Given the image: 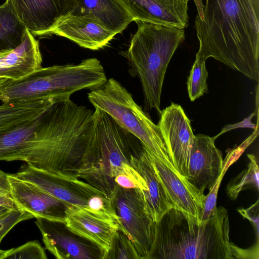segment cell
<instances>
[{
	"label": "cell",
	"instance_id": "6da1fadb",
	"mask_svg": "<svg viewBox=\"0 0 259 259\" xmlns=\"http://www.w3.org/2000/svg\"><path fill=\"white\" fill-rule=\"evenodd\" d=\"M194 21L198 55L259 81V0H205Z\"/></svg>",
	"mask_w": 259,
	"mask_h": 259
},
{
	"label": "cell",
	"instance_id": "7a4b0ae2",
	"mask_svg": "<svg viewBox=\"0 0 259 259\" xmlns=\"http://www.w3.org/2000/svg\"><path fill=\"white\" fill-rule=\"evenodd\" d=\"M229 230L228 211L223 206L203 221L172 207L156 223L148 259H233Z\"/></svg>",
	"mask_w": 259,
	"mask_h": 259
},
{
	"label": "cell",
	"instance_id": "3957f363",
	"mask_svg": "<svg viewBox=\"0 0 259 259\" xmlns=\"http://www.w3.org/2000/svg\"><path fill=\"white\" fill-rule=\"evenodd\" d=\"M103 66L97 58L84 59L77 64L41 67L17 80H9L0 92L3 103L70 98L82 89L93 90L107 81Z\"/></svg>",
	"mask_w": 259,
	"mask_h": 259
},
{
	"label": "cell",
	"instance_id": "277c9868",
	"mask_svg": "<svg viewBox=\"0 0 259 259\" xmlns=\"http://www.w3.org/2000/svg\"><path fill=\"white\" fill-rule=\"evenodd\" d=\"M135 22L138 29L130 41L128 59L140 78L146 106L160 114L165 74L175 51L185 40V30Z\"/></svg>",
	"mask_w": 259,
	"mask_h": 259
},
{
	"label": "cell",
	"instance_id": "5b68a950",
	"mask_svg": "<svg viewBox=\"0 0 259 259\" xmlns=\"http://www.w3.org/2000/svg\"><path fill=\"white\" fill-rule=\"evenodd\" d=\"M91 139L92 165L78 179L99 190L110 199L118 186L115 177L131 164L143 149L140 141L105 112L95 108Z\"/></svg>",
	"mask_w": 259,
	"mask_h": 259
},
{
	"label": "cell",
	"instance_id": "8992f818",
	"mask_svg": "<svg viewBox=\"0 0 259 259\" xmlns=\"http://www.w3.org/2000/svg\"><path fill=\"white\" fill-rule=\"evenodd\" d=\"M88 98L95 108L109 115L135 136L149 153L178 172L158 125L152 121L120 82L113 78L107 79L102 85L92 90Z\"/></svg>",
	"mask_w": 259,
	"mask_h": 259
},
{
	"label": "cell",
	"instance_id": "52a82bcc",
	"mask_svg": "<svg viewBox=\"0 0 259 259\" xmlns=\"http://www.w3.org/2000/svg\"><path fill=\"white\" fill-rule=\"evenodd\" d=\"M110 200L118 229L131 240L141 259H148L154 240L156 222L142 190L117 186Z\"/></svg>",
	"mask_w": 259,
	"mask_h": 259
},
{
	"label": "cell",
	"instance_id": "ba28073f",
	"mask_svg": "<svg viewBox=\"0 0 259 259\" xmlns=\"http://www.w3.org/2000/svg\"><path fill=\"white\" fill-rule=\"evenodd\" d=\"M12 175L36 185L52 196L73 206L88 208V201L92 197L106 196L99 190L78 178L37 169L26 163L16 174Z\"/></svg>",
	"mask_w": 259,
	"mask_h": 259
},
{
	"label": "cell",
	"instance_id": "9c48e42d",
	"mask_svg": "<svg viewBox=\"0 0 259 259\" xmlns=\"http://www.w3.org/2000/svg\"><path fill=\"white\" fill-rule=\"evenodd\" d=\"M46 248L57 259H104L98 245L71 230L62 221L37 218Z\"/></svg>",
	"mask_w": 259,
	"mask_h": 259
},
{
	"label": "cell",
	"instance_id": "30bf717a",
	"mask_svg": "<svg viewBox=\"0 0 259 259\" xmlns=\"http://www.w3.org/2000/svg\"><path fill=\"white\" fill-rule=\"evenodd\" d=\"M158 126L174 165L186 177L195 135L191 121L181 105L171 104L161 110Z\"/></svg>",
	"mask_w": 259,
	"mask_h": 259
},
{
	"label": "cell",
	"instance_id": "8fae6325",
	"mask_svg": "<svg viewBox=\"0 0 259 259\" xmlns=\"http://www.w3.org/2000/svg\"><path fill=\"white\" fill-rule=\"evenodd\" d=\"M14 13L34 36L49 35L64 18L73 13L75 0H6Z\"/></svg>",
	"mask_w": 259,
	"mask_h": 259
},
{
	"label": "cell",
	"instance_id": "7c38bea8",
	"mask_svg": "<svg viewBox=\"0 0 259 259\" xmlns=\"http://www.w3.org/2000/svg\"><path fill=\"white\" fill-rule=\"evenodd\" d=\"M215 139L203 134L195 135L189 157L186 178L204 193L211 189L226 170L223 167L221 151L214 144Z\"/></svg>",
	"mask_w": 259,
	"mask_h": 259
},
{
	"label": "cell",
	"instance_id": "4fadbf2b",
	"mask_svg": "<svg viewBox=\"0 0 259 259\" xmlns=\"http://www.w3.org/2000/svg\"><path fill=\"white\" fill-rule=\"evenodd\" d=\"M11 196L19 209L31 213L34 218L65 222L72 206L45 191L36 185L9 174Z\"/></svg>",
	"mask_w": 259,
	"mask_h": 259
},
{
	"label": "cell",
	"instance_id": "5bb4252c",
	"mask_svg": "<svg viewBox=\"0 0 259 259\" xmlns=\"http://www.w3.org/2000/svg\"><path fill=\"white\" fill-rule=\"evenodd\" d=\"M133 19L164 26L184 29L189 25L188 1L185 0H116Z\"/></svg>",
	"mask_w": 259,
	"mask_h": 259
},
{
	"label": "cell",
	"instance_id": "9a60e30c",
	"mask_svg": "<svg viewBox=\"0 0 259 259\" xmlns=\"http://www.w3.org/2000/svg\"><path fill=\"white\" fill-rule=\"evenodd\" d=\"M65 223L71 230L98 245L105 255L118 230L115 215L85 207L71 206L67 212Z\"/></svg>",
	"mask_w": 259,
	"mask_h": 259
},
{
	"label": "cell",
	"instance_id": "2e32d148",
	"mask_svg": "<svg viewBox=\"0 0 259 259\" xmlns=\"http://www.w3.org/2000/svg\"><path fill=\"white\" fill-rule=\"evenodd\" d=\"M148 153L157 175L163 185L174 207L199 220L206 195L191 184L185 177L171 169L155 156Z\"/></svg>",
	"mask_w": 259,
	"mask_h": 259
},
{
	"label": "cell",
	"instance_id": "e0dca14e",
	"mask_svg": "<svg viewBox=\"0 0 259 259\" xmlns=\"http://www.w3.org/2000/svg\"><path fill=\"white\" fill-rule=\"evenodd\" d=\"M67 38L80 47L98 50L106 46L116 35L92 17L71 14L62 20L51 31Z\"/></svg>",
	"mask_w": 259,
	"mask_h": 259
},
{
	"label": "cell",
	"instance_id": "ac0fdd59",
	"mask_svg": "<svg viewBox=\"0 0 259 259\" xmlns=\"http://www.w3.org/2000/svg\"><path fill=\"white\" fill-rule=\"evenodd\" d=\"M42 62L39 42L26 29L18 47L0 51V77L19 80L41 67Z\"/></svg>",
	"mask_w": 259,
	"mask_h": 259
},
{
	"label": "cell",
	"instance_id": "d6986e66",
	"mask_svg": "<svg viewBox=\"0 0 259 259\" xmlns=\"http://www.w3.org/2000/svg\"><path fill=\"white\" fill-rule=\"evenodd\" d=\"M45 112L31 120L0 132V160H21L34 166L35 134Z\"/></svg>",
	"mask_w": 259,
	"mask_h": 259
},
{
	"label": "cell",
	"instance_id": "ffe728a7",
	"mask_svg": "<svg viewBox=\"0 0 259 259\" xmlns=\"http://www.w3.org/2000/svg\"><path fill=\"white\" fill-rule=\"evenodd\" d=\"M131 165L145 180L147 190L142 191L147 207L156 223L174 205L158 177L148 152L143 146L142 152L133 156Z\"/></svg>",
	"mask_w": 259,
	"mask_h": 259
},
{
	"label": "cell",
	"instance_id": "44dd1931",
	"mask_svg": "<svg viewBox=\"0 0 259 259\" xmlns=\"http://www.w3.org/2000/svg\"><path fill=\"white\" fill-rule=\"evenodd\" d=\"M72 14L87 15L95 18L107 29L122 33L133 19L116 0H75Z\"/></svg>",
	"mask_w": 259,
	"mask_h": 259
},
{
	"label": "cell",
	"instance_id": "7402d4cb",
	"mask_svg": "<svg viewBox=\"0 0 259 259\" xmlns=\"http://www.w3.org/2000/svg\"><path fill=\"white\" fill-rule=\"evenodd\" d=\"M52 99L3 103L0 105V132L38 116L54 103Z\"/></svg>",
	"mask_w": 259,
	"mask_h": 259
},
{
	"label": "cell",
	"instance_id": "603a6c76",
	"mask_svg": "<svg viewBox=\"0 0 259 259\" xmlns=\"http://www.w3.org/2000/svg\"><path fill=\"white\" fill-rule=\"evenodd\" d=\"M26 29L7 2L0 5V51L18 47L23 40Z\"/></svg>",
	"mask_w": 259,
	"mask_h": 259
},
{
	"label": "cell",
	"instance_id": "cb8c5ba5",
	"mask_svg": "<svg viewBox=\"0 0 259 259\" xmlns=\"http://www.w3.org/2000/svg\"><path fill=\"white\" fill-rule=\"evenodd\" d=\"M250 162L247 168L232 179L227 185V193L232 200H236L242 191L254 188L259 189V168L256 157L253 154H247Z\"/></svg>",
	"mask_w": 259,
	"mask_h": 259
},
{
	"label": "cell",
	"instance_id": "d4e9b609",
	"mask_svg": "<svg viewBox=\"0 0 259 259\" xmlns=\"http://www.w3.org/2000/svg\"><path fill=\"white\" fill-rule=\"evenodd\" d=\"M205 62L206 60L203 58L196 54L195 60L187 82L189 97L192 102L208 92V72Z\"/></svg>",
	"mask_w": 259,
	"mask_h": 259
},
{
	"label": "cell",
	"instance_id": "484cf974",
	"mask_svg": "<svg viewBox=\"0 0 259 259\" xmlns=\"http://www.w3.org/2000/svg\"><path fill=\"white\" fill-rule=\"evenodd\" d=\"M104 259H141V257L127 236L118 229Z\"/></svg>",
	"mask_w": 259,
	"mask_h": 259
},
{
	"label": "cell",
	"instance_id": "4316f807",
	"mask_svg": "<svg viewBox=\"0 0 259 259\" xmlns=\"http://www.w3.org/2000/svg\"><path fill=\"white\" fill-rule=\"evenodd\" d=\"M5 258L47 259L45 249L37 240L27 242L16 248L8 250Z\"/></svg>",
	"mask_w": 259,
	"mask_h": 259
},
{
	"label": "cell",
	"instance_id": "83f0119b",
	"mask_svg": "<svg viewBox=\"0 0 259 259\" xmlns=\"http://www.w3.org/2000/svg\"><path fill=\"white\" fill-rule=\"evenodd\" d=\"M114 181L117 185L123 188H139L142 191L147 189L145 180L131 164L126 165L123 171L115 177Z\"/></svg>",
	"mask_w": 259,
	"mask_h": 259
},
{
	"label": "cell",
	"instance_id": "f1b7e54d",
	"mask_svg": "<svg viewBox=\"0 0 259 259\" xmlns=\"http://www.w3.org/2000/svg\"><path fill=\"white\" fill-rule=\"evenodd\" d=\"M34 218L27 211L17 209L11 210L0 217V244L3 238L17 224Z\"/></svg>",
	"mask_w": 259,
	"mask_h": 259
},
{
	"label": "cell",
	"instance_id": "f546056e",
	"mask_svg": "<svg viewBox=\"0 0 259 259\" xmlns=\"http://www.w3.org/2000/svg\"><path fill=\"white\" fill-rule=\"evenodd\" d=\"M226 171L224 170L222 172L212 188L209 190L208 194L206 195L202 211L199 219L200 221L207 220L216 214L217 195L222 180Z\"/></svg>",
	"mask_w": 259,
	"mask_h": 259
},
{
	"label": "cell",
	"instance_id": "4dcf8cb0",
	"mask_svg": "<svg viewBox=\"0 0 259 259\" xmlns=\"http://www.w3.org/2000/svg\"><path fill=\"white\" fill-rule=\"evenodd\" d=\"M230 248L233 259L251 258L258 259V239L256 243L248 249L238 247L233 243L230 242Z\"/></svg>",
	"mask_w": 259,
	"mask_h": 259
},
{
	"label": "cell",
	"instance_id": "1f68e13d",
	"mask_svg": "<svg viewBox=\"0 0 259 259\" xmlns=\"http://www.w3.org/2000/svg\"><path fill=\"white\" fill-rule=\"evenodd\" d=\"M258 199L255 203L247 209L242 208L238 212L252 224L256 232L257 239H258Z\"/></svg>",
	"mask_w": 259,
	"mask_h": 259
},
{
	"label": "cell",
	"instance_id": "d6a6232c",
	"mask_svg": "<svg viewBox=\"0 0 259 259\" xmlns=\"http://www.w3.org/2000/svg\"><path fill=\"white\" fill-rule=\"evenodd\" d=\"M254 113L251 114L247 118H245L243 121L236 123L234 125H228L226 126H225L221 132V133L217 135L215 137H214L213 138L215 139L218 136H219L222 134L233 128H236L238 127H248V128H251L254 130H255L256 127L258 126V122L257 124L256 125L255 124H253L251 122V120L252 117L253 116Z\"/></svg>",
	"mask_w": 259,
	"mask_h": 259
},
{
	"label": "cell",
	"instance_id": "836d02e7",
	"mask_svg": "<svg viewBox=\"0 0 259 259\" xmlns=\"http://www.w3.org/2000/svg\"><path fill=\"white\" fill-rule=\"evenodd\" d=\"M9 174L0 170V194L11 196Z\"/></svg>",
	"mask_w": 259,
	"mask_h": 259
},
{
	"label": "cell",
	"instance_id": "e575fe53",
	"mask_svg": "<svg viewBox=\"0 0 259 259\" xmlns=\"http://www.w3.org/2000/svg\"><path fill=\"white\" fill-rule=\"evenodd\" d=\"M0 206L5 207L10 210L19 209L16 203L11 196L1 194Z\"/></svg>",
	"mask_w": 259,
	"mask_h": 259
},
{
	"label": "cell",
	"instance_id": "d590c367",
	"mask_svg": "<svg viewBox=\"0 0 259 259\" xmlns=\"http://www.w3.org/2000/svg\"><path fill=\"white\" fill-rule=\"evenodd\" d=\"M189 1L190 0H185ZM196 7L197 10V15L201 19L203 17V9L204 8V5L202 3V0H193Z\"/></svg>",
	"mask_w": 259,
	"mask_h": 259
},
{
	"label": "cell",
	"instance_id": "8d00e7d4",
	"mask_svg": "<svg viewBox=\"0 0 259 259\" xmlns=\"http://www.w3.org/2000/svg\"><path fill=\"white\" fill-rule=\"evenodd\" d=\"M9 81V79L3 77H0V92L7 84Z\"/></svg>",
	"mask_w": 259,
	"mask_h": 259
},
{
	"label": "cell",
	"instance_id": "74e56055",
	"mask_svg": "<svg viewBox=\"0 0 259 259\" xmlns=\"http://www.w3.org/2000/svg\"><path fill=\"white\" fill-rule=\"evenodd\" d=\"M10 209L2 206H0V217L9 212Z\"/></svg>",
	"mask_w": 259,
	"mask_h": 259
},
{
	"label": "cell",
	"instance_id": "f35d334b",
	"mask_svg": "<svg viewBox=\"0 0 259 259\" xmlns=\"http://www.w3.org/2000/svg\"><path fill=\"white\" fill-rule=\"evenodd\" d=\"M7 250L0 249V259H5Z\"/></svg>",
	"mask_w": 259,
	"mask_h": 259
}]
</instances>
